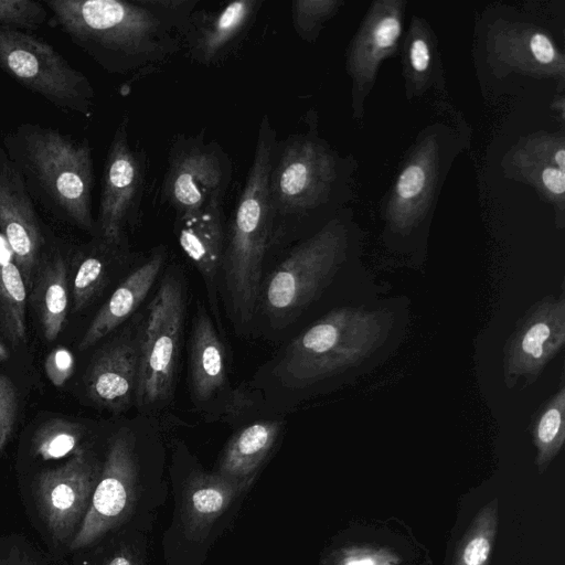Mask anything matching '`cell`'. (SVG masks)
I'll return each instance as SVG.
<instances>
[{
    "label": "cell",
    "mask_w": 565,
    "mask_h": 565,
    "mask_svg": "<svg viewBox=\"0 0 565 565\" xmlns=\"http://www.w3.org/2000/svg\"><path fill=\"white\" fill-rule=\"evenodd\" d=\"M2 145L34 203L61 221L96 233L93 154L87 139L23 122L4 135Z\"/></svg>",
    "instance_id": "6da1fadb"
},
{
    "label": "cell",
    "mask_w": 565,
    "mask_h": 565,
    "mask_svg": "<svg viewBox=\"0 0 565 565\" xmlns=\"http://www.w3.org/2000/svg\"><path fill=\"white\" fill-rule=\"evenodd\" d=\"M68 39L109 73L126 74L178 49L172 30L135 0H43Z\"/></svg>",
    "instance_id": "7a4b0ae2"
},
{
    "label": "cell",
    "mask_w": 565,
    "mask_h": 565,
    "mask_svg": "<svg viewBox=\"0 0 565 565\" xmlns=\"http://www.w3.org/2000/svg\"><path fill=\"white\" fill-rule=\"evenodd\" d=\"M275 131L264 116L253 163L230 226L224 250L226 282L235 313L247 322L259 295L263 262L274 222L269 179Z\"/></svg>",
    "instance_id": "3957f363"
},
{
    "label": "cell",
    "mask_w": 565,
    "mask_h": 565,
    "mask_svg": "<svg viewBox=\"0 0 565 565\" xmlns=\"http://www.w3.org/2000/svg\"><path fill=\"white\" fill-rule=\"evenodd\" d=\"M353 167L313 135L297 136L273 161L269 190L274 215L299 214L349 195Z\"/></svg>",
    "instance_id": "277c9868"
},
{
    "label": "cell",
    "mask_w": 565,
    "mask_h": 565,
    "mask_svg": "<svg viewBox=\"0 0 565 565\" xmlns=\"http://www.w3.org/2000/svg\"><path fill=\"white\" fill-rule=\"evenodd\" d=\"M0 70L60 109L92 113L95 93L89 79L29 32L0 26Z\"/></svg>",
    "instance_id": "5b68a950"
},
{
    "label": "cell",
    "mask_w": 565,
    "mask_h": 565,
    "mask_svg": "<svg viewBox=\"0 0 565 565\" xmlns=\"http://www.w3.org/2000/svg\"><path fill=\"white\" fill-rule=\"evenodd\" d=\"M184 301L180 281L167 277L148 307V316L138 349L136 398L149 406L167 401L172 393Z\"/></svg>",
    "instance_id": "8992f818"
},
{
    "label": "cell",
    "mask_w": 565,
    "mask_h": 565,
    "mask_svg": "<svg viewBox=\"0 0 565 565\" xmlns=\"http://www.w3.org/2000/svg\"><path fill=\"white\" fill-rule=\"evenodd\" d=\"M460 141L444 125L424 130L391 191L386 203L388 222L409 227L422 222L435 206L452 160L460 152Z\"/></svg>",
    "instance_id": "52a82bcc"
},
{
    "label": "cell",
    "mask_w": 565,
    "mask_h": 565,
    "mask_svg": "<svg viewBox=\"0 0 565 565\" xmlns=\"http://www.w3.org/2000/svg\"><path fill=\"white\" fill-rule=\"evenodd\" d=\"M340 246V225L329 222L294 249L267 280L264 302L274 322H286L313 297L331 269Z\"/></svg>",
    "instance_id": "ba28073f"
},
{
    "label": "cell",
    "mask_w": 565,
    "mask_h": 565,
    "mask_svg": "<svg viewBox=\"0 0 565 565\" xmlns=\"http://www.w3.org/2000/svg\"><path fill=\"white\" fill-rule=\"evenodd\" d=\"M230 180L231 163L216 143L186 140L171 149L162 194L180 218L222 205Z\"/></svg>",
    "instance_id": "9c48e42d"
},
{
    "label": "cell",
    "mask_w": 565,
    "mask_h": 565,
    "mask_svg": "<svg viewBox=\"0 0 565 565\" xmlns=\"http://www.w3.org/2000/svg\"><path fill=\"white\" fill-rule=\"evenodd\" d=\"M138 465L129 433H119L110 443L88 510L70 543L83 548L121 523L137 495Z\"/></svg>",
    "instance_id": "30bf717a"
},
{
    "label": "cell",
    "mask_w": 565,
    "mask_h": 565,
    "mask_svg": "<svg viewBox=\"0 0 565 565\" xmlns=\"http://www.w3.org/2000/svg\"><path fill=\"white\" fill-rule=\"evenodd\" d=\"M100 471L83 449L62 466L41 471L33 492L51 536L65 543L76 534L90 503ZM72 541V540H71Z\"/></svg>",
    "instance_id": "8fae6325"
},
{
    "label": "cell",
    "mask_w": 565,
    "mask_h": 565,
    "mask_svg": "<svg viewBox=\"0 0 565 565\" xmlns=\"http://www.w3.org/2000/svg\"><path fill=\"white\" fill-rule=\"evenodd\" d=\"M143 172L141 159L129 145L125 117L115 130L104 163L96 234L105 243L119 245L126 226L137 215Z\"/></svg>",
    "instance_id": "7c38bea8"
},
{
    "label": "cell",
    "mask_w": 565,
    "mask_h": 565,
    "mask_svg": "<svg viewBox=\"0 0 565 565\" xmlns=\"http://www.w3.org/2000/svg\"><path fill=\"white\" fill-rule=\"evenodd\" d=\"M0 233L8 242L25 285L31 284L46 245L43 224L24 181L0 147Z\"/></svg>",
    "instance_id": "4fadbf2b"
},
{
    "label": "cell",
    "mask_w": 565,
    "mask_h": 565,
    "mask_svg": "<svg viewBox=\"0 0 565 565\" xmlns=\"http://www.w3.org/2000/svg\"><path fill=\"white\" fill-rule=\"evenodd\" d=\"M405 4L401 0L374 2L351 44L347 70L353 82L355 116L363 114L364 99L373 86L380 64L397 49Z\"/></svg>",
    "instance_id": "5bb4252c"
},
{
    "label": "cell",
    "mask_w": 565,
    "mask_h": 565,
    "mask_svg": "<svg viewBox=\"0 0 565 565\" xmlns=\"http://www.w3.org/2000/svg\"><path fill=\"white\" fill-rule=\"evenodd\" d=\"M490 52L512 68L530 73L564 76L563 54L554 41L537 26H499L490 39Z\"/></svg>",
    "instance_id": "9a60e30c"
},
{
    "label": "cell",
    "mask_w": 565,
    "mask_h": 565,
    "mask_svg": "<svg viewBox=\"0 0 565 565\" xmlns=\"http://www.w3.org/2000/svg\"><path fill=\"white\" fill-rule=\"evenodd\" d=\"M138 350L128 341L116 342L92 363L86 376L89 397L110 411L126 408L136 395Z\"/></svg>",
    "instance_id": "2e32d148"
},
{
    "label": "cell",
    "mask_w": 565,
    "mask_h": 565,
    "mask_svg": "<svg viewBox=\"0 0 565 565\" xmlns=\"http://www.w3.org/2000/svg\"><path fill=\"white\" fill-rule=\"evenodd\" d=\"M246 488L218 472L192 476L183 490L182 522L186 536L204 540L216 519Z\"/></svg>",
    "instance_id": "e0dca14e"
},
{
    "label": "cell",
    "mask_w": 565,
    "mask_h": 565,
    "mask_svg": "<svg viewBox=\"0 0 565 565\" xmlns=\"http://www.w3.org/2000/svg\"><path fill=\"white\" fill-rule=\"evenodd\" d=\"M164 258L163 250L154 253L117 287L84 333L78 345L82 351L97 343L134 313L154 284Z\"/></svg>",
    "instance_id": "ac0fdd59"
},
{
    "label": "cell",
    "mask_w": 565,
    "mask_h": 565,
    "mask_svg": "<svg viewBox=\"0 0 565 565\" xmlns=\"http://www.w3.org/2000/svg\"><path fill=\"white\" fill-rule=\"evenodd\" d=\"M189 376L193 396L199 402L210 399L226 381L225 349L204 311L198 312L193 320Z\"/></svg>",
    "instance_id": "d6986e66"
},
{
    "label": "cell",
    "mask_w": 565,
    "mask_h": 565,
    "mask_svg": "<svg viewBox=\"0 0 565 565\" xmlns=\"http://www.w3.org/2000/svg\"><path fill=\"white\" fill-rule=\"evenodd\" d=\"M178 239L186 257L206 280H212L224 257V226L221 205H213L179 218Z\"/></svg>",
    "instance_id": "ffe728a7"
},
{
    "label": "cell",
    "mask_w": 565,
    "mask_h": 565,
    "mask_svg": "<svg viewBox=\"0 0 565 565\" xmlns=\"http://www.w3.org/2000/svg\"><path fill=\"white\" fill-rule=\"evenodd\" d=\"M279 420L256 422L238 430L221 457L218 473L249 486L281 431Z\"/></svg>",
    "instance_id": "44dd1931"
},
{
    "label": "cell",
    "mask_w": 565,
    "mask_h": 565,
    "mask_svg": "<svg viewBox=\"0 0 565 565\" xmlns=\"http://www.w3.org/2000/svg\"><path fill=\"white\" fill-rule=\"evenodd\" d=\"M34 300L44 338L53 341L60 334L68 308L67 266L60 249L46 255L39 265Z\"/></svg>",
    "instance_id": "7402d4cb"
},
{
    "label": "cell",
    "mask_w": 565,
    "mask_h": 565,
    "mask_svg": "<svg viewBox=\"0 0 565 565\" xmlns=\"http://www.w3.org/2000/svg\"><path fill=\"white\" fill-rule=\"evenodd\" d=\"M259 6L258 0H237L210 15L193 44L198 60L205 63L214 61L243 33Z\"/></svg>",
    "instance_id": "603a6c76"
},
{
    "label": "cell",
    "mask_w": 565,
    "mask_h": 565,
    "mask_svg": "<svg viewBox=\"0 0 565 565\" xmlns=\"http://www.w3.org/2000/svg\"><path fill=\"white\" fill-rule=\"evenodd\" d=\"M25 281L8 242L0 233V326L13 345L25 341Z\"/></svg>",
    "instance_id": "cb8c5ba5"
},
{
    "label": "cell",
    "mask_w": 565,
    "mask_h": 565,
    "mask_svg": "<svg viewBox=\"0 0 565 565\" xmlns=\"http://www.w3.org/2000/svg\"><path fill=\"white\" fill-rule=\"evenodd\" d=\"M407 88L422 93L433 83V35L423 20L413 18L405 42Z\"/></svg>",
    "instance_id": "d4e9b609"
},
{
    "label": "cell",
    "mask_w": 565,
    "mask_h": 565,
    "mask_svg": "<svg viewBox=\"0 0 565 565\" xmlns=\"http://www.w3.org/2000/svg\"><path fill=\"white\" fill-rule=\"evenodd\" d=\"M82 437L83 428L79 424L51 419L34 433L32 449L43 460L60 459L77 451Z\"/></svg>",
    "instance_id": "484cf974"
},
{
    "label": "cell",
    "mask_w": 565,
    "mask_h": 565,
    "mask_svg": "<svg viewBox=\"0 0 565 565\" xmlns=\"http://www.w3.org/2000/svg\"><path fill=\"white\" fill-rule=\"evenodd\" d=\"M512 167L554 166L565 171L564 141L553 135L536 136L519 146L510 159Z\"/></svg>",
    "instance_id": "4316f807"
},
{
    "label": "cell",
    "mask_w": 565,
    "mask_h": 565,
    "mask_svg": "<svg viewBox=\"0 0 565 565\" xmlns=\"http://www.w3.org/2000/svg\"><path fill=\"white\" fill-rule=\"evenodd\" d=\"M340 1L333 0H295L291 3L294 28L306 41L318 35L323 23L338 10Z\"/></svg>",
    "instance_id": "83f0119b"
},
{
    "label": "cell",
    "mask_w": 565,
    "mask_h": 565,
    "mask_svg": "<svg viewBox=\"0 0 565 565\" xmlns=\"http://www.w3.org/2000/svg\"><path fill=\"white\" fill-rule=\"evenodd\" d=\"M43 1L0 0V26L23 32L35 31L47 19Z\"/></svg>",
    "instance_id": "f1b7e54d"
},
{
    "label": "cell",
    "mask_w": 565,
    "mask_h": 565,
    "mask_svg": "<svg viewBox=\"0 0 565 565\" xmlns=\"http://www.w3.org/2000/svg\"><path fill=\"white\" fill-rule=\"evenodd\" d=\"M106 266L102 257L86 254L77 266L73 282L74 310L85 308L102 288Z\"/></svg>",
    "instance_id": "f546056e"
},
{
    "label": "cell",
    "mask_w": 565,
    "mask_h": 565,
    "mask_svg": "<svg viewBox=\"0 0 565 565\" xmlns=\"http://www.w3.org/2000/svg\"><path fill=\"white\" fill-rule=\"evenodd\" d=\"M515 174L536 185L540 191L547 196V199L563 210L564 193H565V171L559 170L554 166L545 167H521L514 168Z\"/></svg>",
    "instance_id": "4dcf8cb0"
},
{
    "label": "cell",
    "mask_w": 565,
    "mask_h": 565,
    "mask_svg": "<svg viewBox=\"0 0 565 565\" xmlns=\"http://www.w3.org/2000/svg\"><path fill=\"white\" fill-rule=\"evenodd\" d=\"M156 14L171 30H182L198 3L195 0H135Z\"/></svg>",
    "instance_id": "1f68e13d"
},
{
    "label": "cell",
    "mask_w": 565,
    "mask_h": 565,
    "mask_svg": "<svg viewBox=\"0 0 565 565\" xmlns=\"http://www.w3.org/2000/svg\"><path fill=\"white\" fill-rule=\"evenodd\" d=\"M18 396L13 382L0 373V452L8 443L14 427Z\"/></svg>",
    "instance_id": "d6a6232c"
},
{
    "label": "cell",
    "mask_w": 565,
    "mask_h": 565,
    "mask_svg": "<svg viewBox=\"0 0 565 565\" xmlns=\"http://www.w3.org/2000/svg\"><path fill=\"white\" fill-rule=\"evenodd\" d=\"M44 370L54 386H63L74 372L73 353L64 347L55 348L46 356Z\"/></svg>",
    "instance_id": "836d02e7"
},
{
    "label": "cell",
    "mask_w": 565,
    "mask_h": 565,
    "mask_svg": "<svg viewBox=\"0 0 565 565\" xmlns=\"http://www.w3.org/2000/svg\"><path fill=\"white\" fill-rule=\"evenodd\" d=\"M491 551V542L486 535H475L463 546L462 565H484Z\"/></svg>",
    "instance_id": "e575fe53"
},
{
    "label": "cell",
    "mask_w": 565,
    "mask_h": 565,
    "mask_svg": "<svg viewBox=\"0 0 565 565\" xmlns=\"http://www.w3.org/2000/svg\"><path fill=\"white\" fill-rule=\"evenodd\" d=\"M548 335L550 329L545 323L540 322L533 324L523 337L522 350L526 354L539 359L543 353V344Z\"/></svg>",
    "instance_id": "d590c367"
},
{
    "label": "cell",
    "mask_w": 565,
    "mask_h": 565,
    "mask_svg": "<svg viewBox=\"0 0 565 565\" xmlns=\"http://www.w3.org/2000/svg\"><path fill=\"white\" fill-rule=\"evenodd\" d=\"M562 425V414L558 408L548 409L539 424L537 436L542 444H550L558 434Z\"/></svg>",
    "instance_id": "8d00e7d4"
},
{
    "label": "cell",
    "mask_w": 565,
    "mask_h": 565,
    "mask_svg": "<svg viewBox=\"0 0 565 565\" xmlns=\"http://www.w3.org/2000/svg\"><path fill=\"white\" fill-rule=\"evenodd\" d=\"M106 565H140V563L131 551L122 548L115 553Z\"/></svg>",
    "instance_id": "74e56055"
},
{
    "label": "cell",
    "mask_w": 565,
    "mask_h": 565,
    "mask_svg": "<svg viewBox=\"0 0 565 565\" xmlns=\"http://www.w3.org/2000/svg\"><path fill=\"white\" fill-rule=\"evenodd\" d=\"M337 565H379L377 562L370 556H349L341 559Z\"/></svg>",
    "instance_id": "f35d334b"
},
{
    "label": "cell",
    "mask_w": 565,
    "mask_h": 565,
    "mask_svg": "<svg viewBox=\"0 0 565 565\" xmlns=\"http://www.w3.org/2000/svg\"><path fill=\"white\" fill-rule=\"evenodd\" d=\"M9 358V352L7 348L0 342V361L7 360Z\"/></svg>",
    "instance_id": "ab89813d"
},
{
    "label": "cell",
    "mask_w": 565,
    "mask_h": 565,
    "mask_svg": "<svg viewBox=\"0 0 565 565\" xmlns=\"http://www.w3.org/2000/svg\"><path fill=\"white\" fill-rule=\"evenodd\" d=\"M0 565H14L10 559H0Z\"/></svg>",
    "instance_id": "60d3db41"
}]
</instances>
